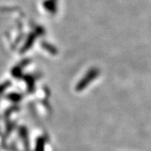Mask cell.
Here are the masks:
<instances>
[{
	"label": "cell",
	"mask_w": 151,
	"mask_h": 151,
	"mask_svg": "<svg viewBox=\"0 0 151 151\" xmlns=\"http://www.w3.org/2000/svg\"><path fill=\"white\" fill-rule=\"evenodd\" d=\"M98 73H99V70H97V69L90 70V71L88 72L87 74L86 75V76H84L81 80V81L76 86V90H79V91L83 90L86 86L89 85V83H90V81H91V80L93 81L97 76Z\"/></svg>",
	"instance_id": "obj_1"
}]
</instances>
